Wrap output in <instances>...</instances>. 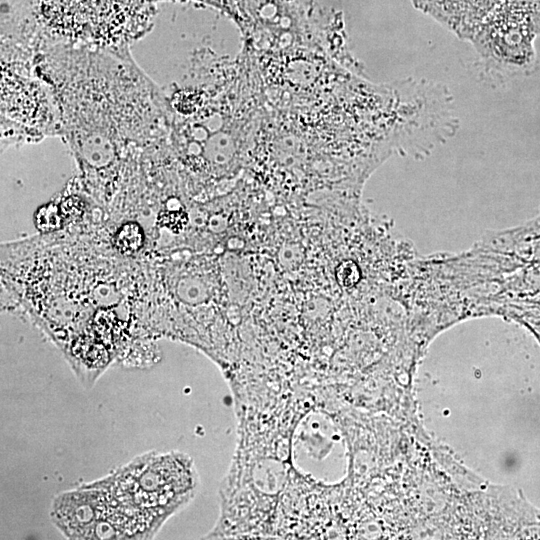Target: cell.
Listing matches in <instances>:
<instances>
[{"mask_svg": "<svg viewBox=\"0 0 540 540\" xmlns=\"http://www.w3.org/2000/svg\"><path fill=\"white\" fill-rule=\"evenodd\" d=\"M33 62L52 91L60 136L94 193L114 192L128 160L167 138L166 94L130 50L54 44L38 49Z\"/></svg>", "mask_w": 540, "mask_h": 540, "instance_id": "obj_1", "label": "cell"}, {"mask_svg": "<svg viewBox=\"0 0 540 540\" xmlns=\"http://www.w3.org/2000/svg\"><path fill=\"white\" fill-rule=\"evenodd\" d=\"M121 505L165 519L186 505L198 486V475L182 453L147 454L102 479Z\"/></svg>", "mask_w": 540, "mask_h": 540, "instance_id": "obj_2", "label": "cell"}, {"mask_svg": "<svg viewBox=\"0 0 540 540\" xmlns=\"http://www.w3.org/2000/svg\"><path fill=\"white\" fill-rule=\"evenodd\" d=\"M60 136L57 106L33 57L1 52L2 145Z\"/></svg>", "mask_w": 540, "mask_h": 540, "instance_id": "obj_3", "label": "cell"}, {"mask_svg": "<svg viewBox=\"0 0 540 540\" xmlns=\"http://www.w3.org/2000/svg\"><path fill=\"white\" fill-rule=\"evenodd\" d=\"M538 33L540 0H505L469 41L488 72L508 75L533 63V39Z\"/></svg>", "mask_w": 540, "mask_h": 540, "instance_id": "obj_4", "label": "cell"}, {"mask_svg": "<svg viewBox=\"0 0 540 540\" xmlns=\"http://www.w3.org/2000/svg\"><path fill=\"white\" fill-rule=\"evenodd\" d=\"M414 6L430 15L464 40H470L483 22L505 0H411Z\"/></svg>", "mask_w": 540, "mask_h": 540, "instance_id": "obj_5", "label": "cell"}, {"mask_svg": "<svg viewBox=\"0 0 540 540\" xmlns=\"http://www.w3.org/2000/svg\"><path fill=\"white\" fill-rule=\"evenodd\" d=\"M141 242L140 231L134 225H125L116 235V245L124 252L139 249Z\"/></svg>", "mask_w": 540, "mask_h": 540, "instance_id": "obj_6", "label": "cell"}]
</instances>
